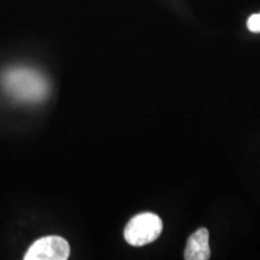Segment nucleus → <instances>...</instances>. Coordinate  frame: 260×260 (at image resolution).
Wrapping results in <instances>:
<instances>
[{"label": "nucleus", "mask_w": 260, "mask_h": 260, "mask_svg": "<svg viewBox=\"0 0 260 260\" xmlns=\"http://www.w3.org/2000/svg\"><path fill=\"white\" fill-rule=\"evenodd\" d=\"M0 84L10 98L21 103H40L50 89L44 75L27 67L9 68L0 76Z\"/></svg>", "instance_id": "obj_1"}, {"label": "nucleus", "mask_w": 260, "mask_h": 260, "mask_svg": "<svg viewBox=\"0 0 260 260\" xmlns=\"http://www.w3.org/2000/svg\"><path fill=\"white\" fill-rule=\"evenodd\" d=\"M161 230L162 222L157 214L145 212L129 220L124 229V239L132 246H145L155 241Z\"/></svg>", "instance_id": "obj_2"}, {"label": "nucleus", "mask_w": 260, "mask_h": 260, "mask_svg": "<svg viewBox=\"0 0 260 260\" xmlns=\"http://www.w3.org/2000/svg\"><path fill=\"white\" fill-rule=\"evenodd\" d=\"M70 254V246L60 236H45L30 246L24 260H67Z\"/></svg>", "instance_id": "obj_3"}, {"label": "nucleus", "mask_w": 260, "mask_h": 260, "mask_svg": "<svg viewBox=\"0 0 260 260\" xmlns=\"http://www.w3.org/2000/svg\"><path fill=\"white\" fill-rule=\"evenodd\" d=\"M209 230L201 228L190 235L187 242L184 259L186 260H207L211 255L209 245Z\"/></svg>", "instance_id": "obj_4"}, {"label": "nucleus", "mask_w": 260, "mask_h": 260, "mask_svg": "<svg viewBox=\"0 0 260 260\" xmlns=\"http://www.w3.org/2000/svg\"><path fill=\"white\" fill-rule=\"evenodd\" d=\"M247 28L253 32H260V12L252 15L247 21Z\"/></svg>", "instance_id": "obj_5"}]
</instances>
